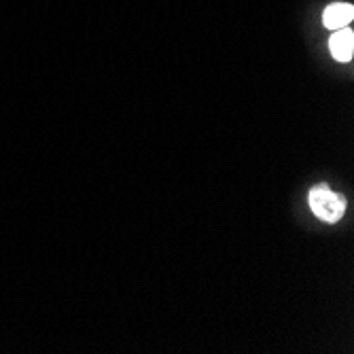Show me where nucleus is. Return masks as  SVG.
I'll return each mask as SVG.
<instances>
[{"mask_svg": "<svg viewBox=\"0 0 354 354\" xmlns=\"http://www.w3.org/2000/svg\"><path fill=\"white\" fill-rule=\"evenodd\" d=\"M354 17V7L348 5V3H333L325 9L323 13V24L325 28H331V30H339V28H346Z\"/></svg>", "mask_w": 354, "mask_h": 354, "instance_id": "3", "label": "nucleus"}, {"mask_svg": "<svg viewBox=\"0 0 354 354\" xmlns=\"http://www.w3.org/2000/svg\"><path fill=\"white\" fill-rule=\"evenodd\" d=\"M310 208L312 212L323 218L327 223H335L344 216V210H346V202L342 196H337V193H333L325 183H320L316 187H312L310 191Z\"/></svg>", "mask_w": 354, "mask_h": 354, "instance_id": "1", "label": "nucleus"}, {"mask_svg": "<svg viewBox=\"0 0 354 354\" xmlns=\"http://www.w3.org/2000/svg\"><path fill=\"white\" fill-rule=\"evenodd\" d=\"M329 49L337 62H350L354 53V32L350 28L335 30L329 39Z\"/></svg>", "mask_w": 354, "mask_h": 354, "instance_id": "2", "label": "nucleus"}]
</instances>
